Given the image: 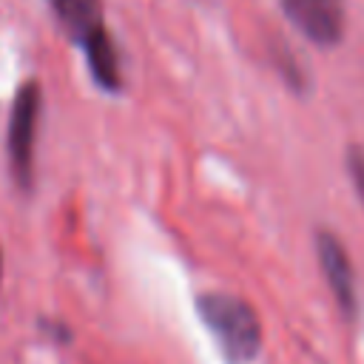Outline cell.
Masks as SVG:
<instances>
[{
    "label": "cell",
    "instance_id": "cell-1",
    "mask_svg": "<svg viewBox=\"0 0 364 364\" xmlns=\"http://www.w3.org/2000/svg\"><path fill=\"white\" fill-rule=\"evenodd\" d=\"M196 310L230 364H247L256 358L262 347V324L245 299L230 293H205L199 296Z\"/></svg>",
    "mask_w": 364,
    "mask_h": 364
},
{
    "label": "cell",
    "instance_id": "cell-2",
    "mask_svg": "<svg viewBox=\"0 0 364 364\" xmlns=\"http://www.w3.org/2000/svg\"><path fill=\"white\" fill-rule=\"evenodd\" d=\"M40 119V85L26 82L11 105L9 117V156L17 182L26 188L31 182V159H34V136Z\"/></svg>",
    "mask_w": 364,
    "mask_h": 364
},
{
    "label": "cell",
    "instance_id": "cell-3",
    "mask_svg": "<svg viewBox=\"0 0 364 364\" xmlns=\"http://www.w3.org/2000/svg\"><path fill=\"white\" fill-rule=\"evenodd\" d=\"M287 20L313 43L333 46L344 31V0H282Z\"/></svg>",
    "mask_w": 364,
    "mask_h": 364
},
{
    "label": "cell",
    "instance_id": "cell-4",
    "mask_svg": "<svg viewBox=\"0 0 364 364\" xmlns=\"http://www.w3.org/2000/svg\"><path fill=\"white\" fill-rule=\"evenodd\" d=\"M316 247H318V262H321V270H324L330 290L336 293L341 310L353 313L355 310V276H353V264H350L341 242L324 230V233H318Z\"/></svg>",
    "mask_w": 364,
    "mask_h": 364
},
{
    "label": "cell",
    "instance_id": "cell-5",
    "mask_svg": "<svg viewBox=\"0 0 364 364\" xmlns=\"http://www.w3.org/2000/svg\"><path fill=\"white\" fill-rule=\"evenodd\" d=\"M57 20L65 26V31L77 40L85 43L91 34L102 31V6L100 0H48Z\"/></svg>",
    "mask_w": 364,
    "mask_h": 364
},
{
    "label": "cell",
    "instance_id": "cell-6",
    "mask_svg": "<svg viewBox=\"0 0 364 364\" xmlns=\"http://www.w3.org/2000/svg\"><path fill=\"white\" fill-rule=\"evenodd\" d=\"M350 173H353L355 185H358V193L364 199V156H361V151H350Z\"/></svg>",
    "mask_w": 364,
    "mask_h": 364
}]
</instances>
